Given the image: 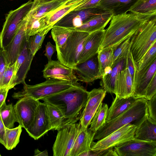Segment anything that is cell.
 I'll list each match as a JSON object with an SVG mask.
<instances>
[{
	"instance_id": "cell-43",
	"label": "cell",
	"mask_w": 156,
	"mask_h": 156,
	"mask_svg": "<svg viewBox=\"0 0 156 156\" xmlns=\"http://www.w3.org/2000/svg\"><path fill=\"white\" fill-rule=\"evenodd\" d=\"M147 107L149 118L156 122V94L147 101Z\"/></svg>"
},
{
	"instance_id": "cell-34",
	"label": "cell",
	"mask_w": 156,
	"mask_h": 156,
	"mask_svg": "<svg viewBox=\"0 0 156 156\" xmlns=\"http://www.w3.org/2000/svg\"><path fill=\"white\" fill-rule=\"evenodd\" d=\"M115 48H109L99 50L98 53L99 75L101 79L111 64Z\"/></svg>"
},
{
	"instance_id": "cell-13",
	"label": "cell",
	"mask_w": 156,
	"mask_h": 156,
	"mask_svg": "<svg viewBox=\"0 0 156 156\" xmlns=\"http://www.w3.org/2000/svg\"><path fill=\"white\" fill-rule=\"evenodd\" d=\"M40 102L39 100L30 97H24L20 98L14 105L18 122L25 130L33 121Z\"/></svg>"
},
{
	"instance_id": "cell-54",
	"label": "cell",
	"mask_w": 156,
	"mask_h": 156,
	"mask_svg": "<svg viewBox=\"0 0 156 156\" xmlns=\"http://www.w3.org/2000/svg\"><path fill=\"white\" fill-rule=\"evenodd\" d=\"M0 156H1V154H0Z\"/></svg>"
},
{
	"instance_id": "cell-50",
	"label": "cell",
	"mask_w": 156,
	"mask_h": 156,
	"mask_svg": "<svg viewBox=\"0 0 156 156\" xmlns=\"http://www.w3.org/2000/svg\"><path fill=\"white\" fill-rule=\"evenodd\" d=\"M5 126L0 115V143L5 147Z\"/></svg>"
},
{
	"instance_id": "cell-8",
	"label": "cell",
	"mask_w": 156,
	"mask_h": 156,
	"mask_svg": "<svg viewBox=\"0 0 156 156\" xmlns=\"http://www.w3.org/2000/svg\"><path fill=\"white\" fill-rule=\"evenodd\" d=\"M136 126L130 123L124 126L97 142H92L90 150L93 151L113 148L135 139Z\"/></svg>"
},
{
	"instance_id": "cell-46",
	"label": "cell",
	"mask_w": 156,
	"mask_h": 156,
	"mask_svg": "<svg viewBox=\"0 0 156 156\" xmlns=\"http://www.w3.org/2000/svg\"><path fill=\"white\" fill-rule=\"evenodd\" d=\"M7 66L3 49H0V80Z\"/></svg>"
},
{
	"instance_id": "cell-41",
	"label": "cell",
	"mask_w": 156,
	"mask_h": 156,
	"mask_svg": "<svg viewBox=\"0 0 156 156\" xmlns=\"http://www.w3.org/2000/svg\"><path fill=\"white\" fill-rule=\"evenodd\" d=\"M15 68V63L12 66H6L0 80V87L9 88L13 76Z\"/></svg>"
},
{
	"instance_id": "cell-32",
	"label": "cell",
	"mask_w": 156,
	"mask_h": 156,
	"mask_svg": "<svg viewBox=\"0 0 156 156\" xmlns=\"http://www.w3.org/2000/svg\"><path fill=\"white\" fill-rule=\"evenodd\" d=\"M128 12L156 14V0H137Z\"/></svg>"
},
{
	"instance_id": "cell-1",
	"label": "cell",
	"mask_w": 156,
	"mask_h": 156,
	"mask_svg": "<svg viewBox=\"0 0 156 156\" xmlns=\"http://www.w3.org/2000/svg\"><path fill=\"white\" fill-rule=\"evenodd\" d=\"M156 14L125 12L113 16L109 26L104 30L99 50L115 48L133 35L147 21Z\"/></svg>"
},
{
	"instance_id": "cell-38",
	"label": "cell",
	"mask_w": 156,
	"mask_h": 156,
	"mask_svg": "<svg viewBox=\"0 0 156 156\" xmlns=\"http://www.w3.org/2000/svg\"><path fill=\"white\" fill-rule=\"evenodd\" d=\"M106 92L102 88H94L89 92L88 99L84 111L99 106L105 97Z\"/></svg>"
},
{
	"instance_id": "cell-16",
	"label": "cell",
	"mask_w": 156,
	"mask_h": 156,
	"mask_svg": "<svg viewBox=\"0 0 156 156\" xmlns=\"http://www.w3.org/2000/svg\"><path fill=\"white\" fill-rule=\"evenodd\" d=\"M44 77L54 79L77 83L79 79L74 74L73 69L68 67L58 61H48L43 71Z\"/></svg>"
},
{
	"instance_id": "cell-22",
	"label": "cell",
	"mask_w": 156,
	"mask_h": 156,
	"mask_svg": "<svg viewBox=\"0 0 156 156\" xmlns=\"http://www.w3.org/2000/svg\"><path fill=\"white\" fill-rule=\"evenodd\" d=\"M134 92V83L128 69L122 70L118 76L115 84V95L119 98L133 96Z\"/></svg>"
},
{
	"instance_id": "cell-5",
	"label": "cell",
	"mask_w": 156,
	"mask_h": 156,
	"mask_svg": "<svg viewBox=\"0 0 156 156\" xmlns=\"http://www.w3.org/2000/svg\"><path fill=\"white\" fill-rule=\"evenodd\" d=\"M156 41V16L145 23L132 36L130 51L136 65Z\"/></svg>"
},
{
	"instance_id": "cell-42",
	"label": "cell",
	"mask_w": 156,
	"mask_h": 156,
	"mask_svg": "<svg viewBox=\"0 0 156 156\" xmlns=\"http://www.w3.org/2000/svg\"><path fill=\"white\" fill-rule=\"evenodd\" d=\"M125 67L128 69L129 73L132 78L134 83V79L136 70V67L131 53L130 46L128 50L126 56Z\"/></svg>"
},
{
	"instance_id": "cell-3",
	"label": "cell",
	"mask_w": 156,
	"mask_h": 156,
	"mask_svg": "<svg viewBox=\"0 0 156 156\" xmlns=\"http://www.w3.org/2000/svg\"><path fill=\"white\" fill-rule=\"evenodd\" d=\"M147 100L144 98H137L126 111L113 119L106 122L95 133L93 140H99L122 126L140 120L148 113Z\"/></svg>"
},
{
	"instance_id": "cell-55",
	"label": "cell",
	"mask_w": 156,
	"mask_h": 156,
	"mask_svg": "<svg viewBox=\"0 0 156 156\" xmlns=\"http://www.w3.org/2000/svg\"><path fill=\"white\" fill-rule=\"evenodd\" d=\"M66 0V1H67V0Z\"/></svg>"
},
{
	"instance_id": "cell-31",
	"label": "cell",
	"mask_w": 156,
	"mask_h": 156,
	"mask_svg": "<svg viewBox=\"0 0 156 156\" xmlns=\"http://www.w3.org/2000/svg\"><path fill=\"white\" fill-rule=\"evenodd\" d=\"M45 103L52 127V130H57L64 125L65 121V116L58 107L53 105Z\"/></svg>"
},
{
	"instance_id": "cell-35",
	"label": "cell",
	"mask_w": 156,
	"mask_h": 156,
	"mask_svg": "<svg viewBox=\"0 0 156 156\" xmlns=\"http://www.w3.org/2000/svg\"><path fill=\"white\" fill-rule=\"evenodd\" d=\"M0 115L6 128H13L14 123L18 122L12 104L6 105L5 102L0 108Z\"/></svg>"
},
{
	"instance_id": "cell-44",
	"label": "cell",
	"mask_w": 156,
	"mask_h": 156,
	"mask_svg": "<svg viewBox=\"0 0 156 156\" xmlns=\"http://www.w3.org/2000/svg\"><path fill=\"white\" fill-rule=\"evenodd\" d=\"M156 94V74L153 77L146 89L144 98L149 100Z\"/></svg>"
},
{
	"instance_id": "cell-7",
	"label": "cell",
	"mask_w": 156,
	"mask_h": 156,
	"mask_svg": "<svg viewBox=\"0 0 156 156\" xmlns=\"http://www.w3.org/2000/svg\"><path fill=\"white\" fill-rule=\"evenodd\" d=\"M33 2L30 0L7 14L0 33V48L3 49L12 40L21 22L32 9Z\"/></svg>"
},
{
	"instance_id": "cell-15",
	"label": "cell",
	"mask_w": 156,
	"mask_h": 156,
	"mask_svg": "<svg viewBox=\"0 0 156 156\" xmlns=\"http://www.w3.org/2000/svg\"><path fill=\"white\" fill-rule=\"evenodd\" d=\"M29 12L21 22L12 40L7 45L2 49L8 66H12L14 64L20 52L24 41L26 39H27L26 33V27L29 17Z\"/></svg>"
},
{
	"instance_id": "cell-9",
	"label": "cell",
	"mask_w": 156,
	"mask_h": 156,
	"mask_svg": "<svg viewBox=\"0 0 156 156\" xmlns=\"http://www.w3.org/2000/svg\"><path fill=\"white\" fill-rule=\"evenodd\" d=\"M81 128L78 123L65 125L57 130L52 150L54 156H69V153Z\"/></svg>"
},
{
	"instance_id": "cell-47",
	"label": "cell",
	"mask_w": 156,
	"mask_h": 156,
	"mask_svg": "<svg viewBox=\"0 0 156 156\" xmlns=\"http://www.w3.org/2000/svg\"><path fill=\"white\" fill-rule=\"evenodd\" d=\"M89 0H68L62 5H70L71 7V11L74 9L78 6L87 2Z\"/></svg>"
},
{
	"instance_id": "cell-11",
	"label": "cell",
	"mask_w": 156,
	"mask_h": 156,
	"mask_svg": "<svg viewBox=\"0 0 156 156\" xmlns=\"http://www.w3.org/2000/svg\"><path fill=\"white\" fill-rule=\"evenodd\" d=\"M116 156H156V142L134 139L114 147Z\"/></svg>"
},
{
	"instance_id": "cell-49",
	"label": "cell",
	"mask_w": 156,
	"mask_h": 156,
	"mask_svg": "<svg viewBox=\"0 0 156 156\" xmlns=\"http://www.w3.org/2000/svg\"><path fill=\"white\" fill-rule=\"evenodd\" d=\"M9 89L8 87H0V108L5 102Z\"/></svg>"
},
{
	"instance_id": "cell-2",
	"label": "cell",
	"mask_w": 156,
	"mask_h": 156,
	"mask_svg": "<svg viewBox=\"0 0 156 156\" xmlns=\"http://www.w3.org/2000/svg\"><path fill=\"white\" fill-rule=\"evenodd\" d=\"M89 92L80 83L41 100L58 107L64 115V125L73 124L81 118Z\"/></svg>"
},
{
	"instance_id": "cell-45",
	"label": "cell",
	"mask_w": 156,
	"mask_h": 156,
	"mask_svg": "<svg viewBox=\"0 0 156 156\" xmlns=\"http://www.w3.org/2000/svg\"><path fill=\"white\" fill-rule=\"evenodd\" d=\"M55 51H56V46L52 44L50 41L48 42L45 45L44 55L47 57L48 61L52 60V56Z\"/></svg>"
},
{
	"instance_id": "cell-53",
	"label": "cell",
	"mask_w": 156,
	"mask_h": 156,
	"mask_svg": "<svg viewBox=\"0 0 156 156\" xmlns=\"http://www.w3.org/2000/svg\"><path fill=\"white\" fill-rule=\"evenodd\" d=\"M51 0H43V1L42 2H46L51 1Z\"/></svg>"
},
{
	"instance_id": "cell-33",
	"label": "cell",
	"mask_w": 156,
	"mask_h": 156,
	"mask_svg": "<svg viewBox=\"0 0 156 156\" xmlns=\"http://www.w3.org/2000/svg\"><path fill=\"white\" fill-rule=\"evenodd\" d=\"M47 27L45 17L38 18L32 17L29 11L26 27V33L28 40L30 36L39 33Z\"/></svg>"
},
{
	"instance_id": "cell-26",
	"label": "cell",
	"mask_w": 156,
	"mask_h": 156,
	"mask_svg": "<svg viewBox=\"0 0 156 156\" xmlns=\"http://www.w3.org/2000/svg\"><path fill=\"white\" fill-rule=\"evenodd\" d=\"M137 99L133 96L122 98L116 96L108 109L106 122L113 119L126 111Z\"/></svg>"
},
{
	"instance_id": "cell-19",
	"label": "cell",
	"mask_w": 156,
	"mask_h": 156,
	"mask_svg": "<svg viewBox=\"0 0 156 156\" xmlns=\"http://www.w3.org/2000/svg\"><path fill=\"white\" fill-rule=\"evenodd\" d=\"M95 132L89 128L81 126L80 130L77 135L70 151L69 156H80L90 150V145Z\"/></svg>"
},
{
	"instance_id": "cell-24",
	"label": "cell",
	"mask_w": 156,
	"mask_h": 156,
	"mask_svg": "<svg viewBox=\"0 0 156 156\" xmlns=\"http://www.w3.org/2000/svg\"><path fill=\"white\" fill-rule=\"evenodd\" d=\"M112 16L113 15L110 12L102 14L89 20L79 27L71 29L73 30L86 32L89 34L103 30L110 21Z\"/></svg>"
},
{
	"instance_id": "cell-29",
	"label": "cell",
	"mask_w": 156,
	"mask_h": 156,
	"mask_svg": "<svg viewBox=\"0 0 156 156\" xmlns=\"http://www.w3.org/2000/svg\"><path fill=\"white\" fill-rule=\"evenodd\" d=\"M72 30L63 27L54 25L51 29V35L55 42L56 51L62 49L64 47L67 39Z\"/></svg>"
},
{
	"instance_id": "cell-51",
	"label": "cell",
	"mask_w": 156,
	"mask_h": 156,
	"mask_svg": "<svg viewBox=\"0 0 156 156\" xmlns=\"http://www.w3.org/2000/svg\"><path fill=\"white\" fill-rule=\"evenodd\" d=\"M34 156H48V154L46 150L41 151L38 149H36L35 150Z\"/></svg>"
},
{
	"instance_id": "cell-36",
	"label": "cell",
	"mask_w": 156,
	"mask_h": 156,
	"mask_svg": "<svg viewBox=\"0 0 156 156\" xmlns=\"http://www.w3.org/2000/svg\"><path fill=\"white\" fill-rule=\"evenodd\" d=\"M52 28L48 26L39 33L29 37L27 40L28 47L33 56L41 48L46 35Z\"/></svg>"
},
{
	"instance_id": "cell-27",
	"label": "cell",
	"mask_w": 156,
	"mask_h": 156,
	"mask_svg": "<svg viewBox=\"0 0 156 156\" xmlns=\"http://www.w3.org/2000/svg\"><path fill=\"white\" fill-rule=\"evenodd\" d=\"M156 74V59L147 72L134 86L133 96L137 98H144L146 89L154 75Z\"/></svg>"
},
{
	"instance_id": "cell-40",
	"label": "cell",
	"mask_w": 156,
	"mask_h": 156,
	"mask_svg": "<svg viewBox=\"0 0 156 156\" xmlns=\"http://www.w3.org/2000/svg\"><path fill=\"white\" fill-rule=\"evenodd\" d=\"M132 36L127 38L115 48L111 64V67L117 59L126 56L130 45Z\"/></svg>"
},
{
	"instance_id": "cell-25",
	"label": "cell",
	"mask_w": 156,
	"mask_h": 156,
	"mask_svg": "<svg viewBox=\"0 0 156 156\" xmlns=\"http://www.w3.org/2000/svg\"><path fill=\"white\" fill-rule=\"evenodd\" d=\"M156 59V41L152 44L136 65V70L134 79V85L138 82Z\"/></svg>"
},
{
	"instance_id": "cell-37",
	"label": "cell",
	"mask_w": 156,
	"mask_h": 156,
	"mask_svg": "<svg viewBox=\"0 0 156 156\" xmlns=\"http://www.w3.org/2000/svg\"><path fill=\"white\" fill-rule=\"evenodd\" d=\"M22 128L20 125L15 128L9 129L5 127V147L7 149L12 150L19 143Z\"/></svg>"
},
{
	"instance_id": "cell-39",
	"label": "cell",
	"mask_w": 156,
	"mask_h": 156,
	"mask_svg": "<svg viewBox=\"0 0 156 156\" xmlns=\"http://www.w3.org/2000/svg\"><path fill=\"white\" fill-rule=\"evenodd\" d=\"M71 11L70 5H61L45 16L47 26L52 27L58 21Z\"/></svg>"
},
{
	"instance_id": "cell-52",
	"label": "cell",
	"mask_w": 156,
	"mask_h": 156,
	"mask_svg": "<svg viewBox=\"0 0 156 156\" xmlns=\"http://www.w3.org/2000/svg\"><path fill=\"white\" fill-rule=\"evenodd\" d=\"M43 1V0H34L32 8L35 7L40 3L42 2Z\"/></svg>"
},
{
	"instance_id": "cell-12",
	"label": "cell",
	"mask_w": 156,
	"mask_h": 156,
	"mask_svg": "<svg viewBox=\"0 0 156 156\" xmlns=\"http://www.w3.org/2000/svg\"><path fill=\"white\" fill-rule=\"evenodd\" d=\"M31 137L37 140L52 130L46 104L40 102L36 111L34 118L29 126L26 129Z\"/></svg>"
},
{
	"instance_id": "cell-17",
	"label": "cell",
	"mask_w": 156,
	"mask_h": 156,
	"mask_svg": "<svg viewBox=\"0 0 156 156\" xmlns=\"http://www.w3.org/2000/svg\"><path fill=\"white\" fill-rule=\"evenodd\" d=\"M73 70L76 73L79 81L83 82L90 83L101 79L98 53L84 62L77 64Z\"/></svg>"
},
{
	"instance_id": "cell-4",
	"label": "cell",
	"mask_w": 156,
	"mask_h": 156,
	"mask_svg": "<svg viewBox=\"0 0 156 156\" xmlns=\"http://www.w3.org/2000/svg\"><path fill=\"white\" fill-rule=\"evenodd\" d=\"M23 84V89L20 91L14 92L12 95L13 98L19 99L24 97H29L39 100L79 83L56 79H48L44 82L34 85L27 84L25 81Z\"/></svg>"
},
{
	"instance_id": "cell-18",
	"label": "cell",
	"mask_w": 156,
	"mask_h": 156,
	"mask_svg": "<svg viewBox=\"0 0 156 156\" xmlns=\"http://www.w3.org/2000/svg\"><path fill=\"white\" fill-rule=\"evenodd\" d=\"M104 30L89 34L84 42L78 63L84 62L98 53L103 37Z\"/></svg>"
},
{
	"instance_id": "cell-20",
	"label": "cell",
	"mask_w": 156,
	"mask_h": 156,
	"mask_svg": "<svg viewBox=\"0 0 156 156\" xmlns=\"http://www.w3.org/2000/svg\"><path fill=\"white\" fill-rule=\"evenodd\" d=\"M134 124L136 126L135 139L149 142H156V122L150 119L148 113Z\"/></svg>"
},
{
	"instance_id": "cell-10",
	"label": "cell",
	"mask_w": 156,
	"mask_h": 156,
	"mask_svg": "<svg viewBox=\"0 0 156 156\" xmlns=\"http://www.w3.org/2000/svg\"><path fill=\"white\" fill-rule=\"evenodd\" d=\"M108 12H110L96 6L73 10L65 15L55 25L74 29L81 26L84 23L96 16Z\"/></svg>"
},
{
	"instance_id": "cell-30",
	"label": "cell",
	"mask_w": 156,
	"mask_h": 156,
	"mask_svg": "<svg viewBox=\"0 0 156 156\" xmlns=\"http://www.w3.org/2000/svg\"><path fill=\"white\" fill-rule=\"evenodd\" d=\"M108 106L107 104L101 102L94 115L89 128L96 132L105 124L108 115Z\"/></svg>"
},
{
	"instance_id": "cell-14",
	"label": "cell",
	"mask_w": 156,
	"mask_h": 156,
	"mask_svg": "<svg viewBox=\"0 0 156 156\" xmlns=\"http://www.w3.org/2000/svg\"><path fill=\"white\" fill-rule=\"evenodd\" d=\"M27 39L24 41L20 53L15 62L13 76L9 87V90L16 85L23 83L30 69L34 56L30 52L27 45Z\"/></svg>"
},
{
	"instance_id": "cell-48",
	"label": "cell",
	"mask_w": 156,
	"mask_h": 156,
	"mask_svg": "<svg viewBox=\"0 0 156 156\" xmlns=\"http://www.w3.org/2000/svg\"><path fill=\"white\" fill-rule=\"evenodd\" d=\"M101 0H89L85 3L76 7L73 10H80L95 7Z\"/></svg>"
},
{
	"instance_id": "cell-21",
	"label": "cell",
	"mask_w": 156,
	"mask_h": 156,
	"mask_svg": "<svg viewBox=\"0 0 156 156\" xmlns=\"http://www.w3.org/2000/svg\"><path fill=\"white\" fill-rule=\"evenodd\" d=\"M126 56L117 59L112 65L110 72L105 74L101 79L102 88L106 92L115 94V84L118 76L120 72L125 68Z\"/></svg>"
},
{
	"instance_id": "cell-28",
	"label": "cell",
	"mask_w": 156,
	"mask_h": 156,
	"mask_svg": "<svg viewBox=\"0 0 156 156\" xmlns=\"http://www.w3.org/2000/svg\"><path fill=\"white\" fill-rule=\"evenodd\" d=\"M66 0H52L40 3L30 11V16L35 18L45 16L51 12L62 5Z\"/></svg>"
},
{
	"instance_id": "cell-6",
	"label": "cell",
	"mask_w": 156,
	"mask_h": 156,
	"mask_svg": "<svg viewBox=\"0 0 156 156\" xmlns=\"http://www.w3.org/2000/svg\"><path fill=\"white\" fill-rule=\"evenodd\" d=\"M89 34L72 30L64 47L57 51L58 60L65 66L74 69L78 63L84 42Z\"/></svg>"
},
{
	"instance_id": "cell-23",
	"label": "cell",
	"mask_w": 156,
	"mask_h": 156,
	"mask_svg": "<svg viewBox=\"0 0 156 156\" xmlns=\"http://www.w3.org/2000/svg\"><path fill=\"white\" fill-rule=\"evenodd\" d=\"M137 0H101L98 7L111 13L113 16L128 12Z\"/></svg>"
}]
</instances>
